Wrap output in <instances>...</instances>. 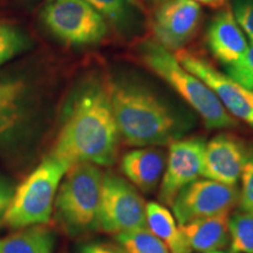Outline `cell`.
Returning a JSON list of instances; mask_svg holds the SVG:
<instances>
[{"label": "cell", "instance_id": "cell-19", "mask_svg": "<svg viewBox=\"0 0 253 253\" xmlns=\"http://www.w3.org/2000/svg\"><path fill=\"white\" fill-rule=\"evenodd\" d=\"M120 249L125 253H170L166 245L145 227L116 235Z\"/></svg>", "mask_w": 253, "mask_h": 253}, {"label": "cell", "instance_id": "cell-20", "mask_svg": "<svg viewBox=\"0 0 253 253\" xmlns=\"http://www.w3.org/2000/svg\"><path fill=\"white\" fill-rule=\"evenodd\" d=\"M230 248L233 253H253V213L238 210L229 221Z\"/></svg>", "mask_w": 253, "mask_h": 253}, {"label": "cell", "instance_id": "cell-1", "mask_svg": "<svg viewBox=\"0 0 253 253\" xmlns=\"http://www.w3.org/2000/svg\"><path fill=\"white\" fill-rule=\"evenodd\" d=\"M120 137L108 90L90 87L73 104L49 156L68 169L77 163L108 167L118 156Z\"/></svg>", "mask_w": 253, "mask_h": 253}, {"label": "cell", "instance_id": "cell-23", "mask_svg": "<svg viewBox=\"0 0 253 253\" xmlns=\"http://www.w3.org/2000/svg\"><path fill=\"white\" fill-rule=\"evenodd\" d=\"M226 73L242 86L253 91V42L250 43L245 54L238 61L226 66Z\"/></svg>", "mask_w": 253, "mask_h": 253}, {"label": "cell", "instance_id": "cell-5", "mask_svg": "<svg viewBox=\"0 0 253 253\" xmlns=\"http://www.w3.org/2000/svg\"><path fill=\"white\" fill-rule=\"evenodd\" d=\"M63 177L54 202L58 219L72 233L95 227L103 172L93 163H77Z\"/></svg>", "mask_w": 253, "mask_h": 253}, {"label": "cell", "instance_id": "cell-25", "mask_svg": "<svg viewBox=\"0 0 253 253\" xmlns=\"http://www.w3.org/2000/svg\"><path fill=\"white\" fill-rule=\"evenodd\" d=\"M231 11L245 37L253 42V0H232Z\"/></svg>", "mask_w": 253, "mask_h": 253}, {"label": "cell", "instance_id": "cell-6", "mask_svg": "<svg viewBox=\"0 0 253 253\" xmlns=\"http://www.w3.org/2000/svg\"><path fill=\"white\" fill-rule=\"evenodd\" d=\"M41 20L56 39L69 46H89L106 37V19L87 0H48Z\"/></svg>", "mask_w": 253, "mask_h": 253}, {"label": "cell", "instance_id": "cell-27", "mask_svg": "<svg viewBox=\"0 0 253 253\" xmlns=\"http://www.w3.org/2000/svg\"><path fill=\"white\" fill-rule=\"evenodd\" d=\"M13 196V190L7 183L0 179V211H5Z\"/></svg>", "mask_w": 253, "mask_h": 253}, {"label": "cell", "instance_id": "cell-14", "mask_svg": "<svg viewBox=\"0 0 253 253\" xmlns=\"http://www.w3.org/2000/svg\"><path fill=\"white\" fill-rule=\"evenodd\" d=\"M167 156L157 147H142L126 153L121 160V171L128 181L149 194L154 191L162 179L166 169Z\"/></svg>", "mask_w": 253, "mask_h": 253}, {"label": "cell", "instance_id": "cell-4", "mask_svg": "<svg viewBox=\"0 0 253 253\" xmlns=\"http://www.w3.org/2000/svg\"><path fill=\"white\" fill-rule=\"evenodd\" d=\"M68 168L48 156L13 192L4 221L13 229L48 223L59 185Z\"/></svg>", "mask_w": 253, "mask_h": 253}, {"label": "cell", "instance_id": "cell-24", "mask_svg": "<svg viewBox=\"0 0 253 253\" xmlns=\"http://www.w3.org/2000/svg\"><path fill=\"white\" fill-rule=\"evenodd\" d=\"M240 181L242 189L239 190V210L253 213V150L249 151Z\"/></svg>", "mask_w": 253, "mask_h": 253}, {"label": "cell", "instance_id": "cell-30", "mask_svg": "<svg viewBox=\"0 0 253 253\" xmlns=\"http://www.w3.org/2000/svg\"><path fill=\"white\" fill-rule=\"evenodd\" d=\"M154 1H156V2H164V1H168V0H154Z\"/></svg>", "mask_w": 253, "mask_h": 253}, {"label": "cell", "instance_id": "cell-21", "mask_svg": "<svg viewBox=\"0 0 253 253\" xmlns=\"http://www.w3.org/2000/svg\"><path fill=\"white\" fill-rule=\"evenodd\" d=\"M106 20L125 30L136 13L135 0H87Z\"/></svg>", "mask_w": 253, "mask_h": 253}, {"label": "cell", "instance_id": "cell-18", "mask_svg": "<svg viewBox=\"0 0 253 253\" xmlns=\"http://www.w3.org/2000/svg\"><path fill=\"white\" fill-rule=\"evenodd\" d=\"M54 237L45 226L34 225L0 239V253H53Z\"/></svg>", "mask_w": 253, "mask_h": 253}, {"label": "cell", "instance_id": "cell-9", "mask_svg": "<svg viewBox=\"0 0 253 253\" xmlns=\"http://www.w3.org/2000/svg\"><path fill=\"white\" fill-rule=\"evenodd\" d=\"M178 62L199 80L204 82L218 97L221 106L232 118L253 128V91L217 71L207 60L199 58L189 50H177Z\"/></svg>", "mask_w": 253, "mask_h": 253}, {"label": "cell", "instance_id": "cell-22", "mask_svg": "<svg viewBox=\"0 0 253 253\" xmlns=\"http://www.w3.org/2000/svg\"><path fill=\"white\" fill-rule=\"evenodd\" d=\"M30 47V39L19 28L0 23V67Z\"/></svg>", "mask_w": 253, "mask_h": 253}, {"label": "cell", "instance_id": "cell-2", "mask_svg": "<svg viewBox=\"0 0 253 253\" xmlns=\"http://www.w3.org/2000/svg\"><path fill=\"white\" fill-rule=\"evenodd\" d=\"M120 136L131 147H160L179 132V121L168 104L147 87L114 81L107 88Z\"/></svg>", "mask_w": 253, "mask_h": 253}, {"label": "cell", "instance_id": "cell-8", "mask_svg": "<svg viewBox=\"0 0 253 253\" xmlns=\"http://www.w3.org/2000/svg\"><path fill=\"white\" fill-rule=\"evenodd\" d=\"M239 202V190L211 179H196L173 199L172 214L178 225L230 212Z\"/></svg>", "mask_w": 253, "mask_h": 253}, {"label": "cell", "instance_id": "cell-28", "mask_svg": "<svg viewBox=\"0 0 253 253\" xmlns=\"http://www.w3.org/2000/svg\"><path fill=\"white\" fill-rule=\"evenodd\" d=\"M197 4H202L205 6H210L213 8H219L221 6L225 5L226 0H194Z\"/></svg>", "mask_w": 253, "mask_h": 253}, {"label": "cell", "instance_id": "cell-26", "mask_svg": "<svg viewBox=\"0 0 253 253\" xmlns=\"http://www.w3.org/2000/svg\"><path fill=\"white\" fill-rule=\"evenodd\" d=\"M80 253H125L120 248L108 244H90L84 246Z\"/></svg>", "mask_w": 253, "mask_h": 253}, {"label": "cell", "instance_id": "cell-13", "mask_svg": "<svg viewBox=\"0 0 253 253\" xmlns=\"http://www.w3.org/2000/svg\"><path fill=\"white\" fill-rule=\"evenodd\" d=\"M205 39L212 55L225 66L236 63L249 48L248 39L231 8L221 9L214 15L208 26Z\"/></svg>", "mask_w": 253, "mask_h": 253}, {"label": "cell", "instance_id": "cell-16", "mask_svg": "<svg viewBox=\"0 0 253 253\" xmlns=\"http://www.w3.org/2000/svg\"><path fill=\"white\" fill-rule=\"evenodd\" d=\"M145 221L147 229L167 246L170 253L192 252L186 244L175 217L166 205L157 202L148 203L145 207Z\"/></svg>", "mask_w": 253, "mask_h": 253}, {"label": "cell", "instance_id": "cell-3", "mask_svg": "<svg viewBox=\"0 0 253 253\" xmlns=\"http://www.w3.org/2000/svg\"><path fill=\"white\" fill-rule=\"evenodd\" d=\"M138 54L148 68L169 84L203 119L210 129L232 128L235 118L221 106L218 97L203 81L183 67L171 50L155 41H145Z\"/></svg>", "mask_w": 253, "mask_h": 253}, {"label": "cell", "instance_id": "cell-15", "mask_svg": "<svg viewBox=\"0 0 253 253\" xmlns=\"http://www.w3.org/2000/svg\"><path fill=\"white\" fill-rule=\"evenodd\" d=\"M230 212L202 218L179 225L186 244L191 251L209 253L219 251L230 243Z\"/></svg>", "mask_w": 253, "mask_h": 253}, {"label": "cell", "instance_id": "cell-12", "mask_svg": "<svg viewBox=\"0 0 253 253\" xmlns=\"http://www.w3.org/2000/svg\"><path fill=\"white\" fill-rule=\"evenodd\" d=\"M249 151L231 135L220 134L205 143L202 176L227 185H237Z\"/></svg>", "mask_w": 253, "mask_h": 253}, {"label": "cell", "instance_id": "cell-10", "mask_svg": "<svg viewBox=\"0 0 253 253\" xmlns=\"http://www.w3.org/2000/svg\"><path fill=\"white\" fill-rule=\"evenodd\" d=\"M205 142L201 138L175 141L170 144L160 188L161 204L171 207L182 189L202 176Z\"/></svg>", "mask_w": 253, "mask_h": 253}, {"label": "cell", "instance_id": "cell-17", "mask_svg": "<svg viewBox=\"0 0 253 253\" xmlns=\"http://www.w3.org/2000/svg\"><path fill=\"white\" fill-rule=\"evenodd\" d=\"M25 86L19 80L0 81V140L19 128L24 119Z\"/></svg>", "mask_w": 253, "mask_h": 253}, {"label": "cell", "instance_id": "cell-7", "mask_svg": "<svg viewBox=\"0 0 253 253\" xmlns=\"http://www.w3.org/2000/svg\"><path fill=\"white\" fill-rule=\"evenodd\" d=\"M145 207L130 182L115 173H103L95 227L113 235L145 227Z\"/></svg>", "mask_w": 253, "mask_h": 253}, {"label": "cell", "instance_id": "cell-29", "mask_svg": "<svg viewBox=\"0 0 253 253\" xmlns=\"http://www.w3.org/2000/svg\"><path fill=\"white\" fill-rule=\"evenodd\" d=\"M209 253H227V252H221V251H214V252H209ZM229 253H233V252H229Z\"/></svg>", "mask_w": 253, "mask_h": 253}, {"label": "cell", "instance_id": "cell-11", "mask_svg": "<svg viewBox=\"0 0 253 253\" xmlns=\"http://www.w3.org/2000/svg\"><path fill=\"white\" fill-rule=\"evenodd\" d=\"M201 19V5L194 0L162 2L153 23L157 42L169 50H179L197 33Z\"/></svg>", "mask_w": 253, "mask_h": 253}]
</instances>
